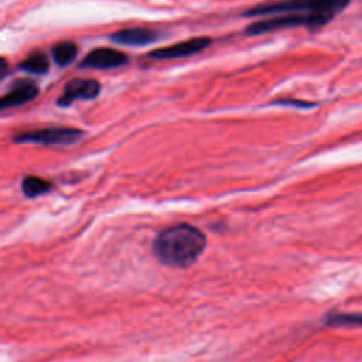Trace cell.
I'll list each match as a JSON object with an SVG mask.
<instances>
[{
  "label": "cell",
  "mask_w": 362,
  "mask_h": 362,
  "mask_svg": "<svg viewBox=\"0 0 362 362\" xmlns=\"http://www.w3.org/2000/svg\"><path fill=\"white\" fill-rule=\"evenodd\" d=\"M351 0H273L246 10V17H266L246 27L245 34L260 35L283 28H322L344 11Z\"/></svg>",
  "instance_id": "1"
},
{
  "label": "cell",
  "mask_w": 362,
  "mask_h": 362,
  "mask_svg": "<svg viewBox=\"0 0 362 362\" xmlns=\"http://www.w3.org/2000/svg\"><path fill=\"white\" fill-rule=\"evenodd\" d=\"M206 238L189 223H178L161 230L153 242L157 260L170 267H187L204 252Z\"/></svg>",
  "instance_id": "2"
},
{
  "label": "cell",
  "mask_w": 362,
  "mask_h": 362,
  "mask_svg": "<svg viewBox=\"0 0 362 362\" xmlns=\"http://www.w3.org/2000/svg\"><path fill=\"white\" fill-rule=\"evenodd\" d=\"M83 136V130L76 127H44L30 132H24L14 136L16 143H34L45 146H61L72 144Z\"/></svg>",
  "instance_id": "3"
},
{
  "label": "cell",
  "mask_w": 362,
  "mask_h": 362,
  "mask_svg": "<svg viewBox=\"0 0 362 362\" xmlns=\"http://www.w3.org/2000/svg\"><path fill=\"white\" fill-rule=\"evenodd\" d=\"M211 45V38L208 37H195L185 40L182 42H175L173 45H167L158 49H154L148 54V58L153 59H175V58H185L194 54L204 51L206 47Z\"/></svg>",
  "instance_id": "4"
},
{
  "label": "cell",
  "mask_w": 362,
  "mask_h": 362,
  "mask_svg": "<svg viewBox=\"0 0 362 362\" xmlns=\"http://www.w3.org/2000/svg\"><path fill=\"white\" fill-rule=\"evenodd\" d=\"M100 92V83L96 79L90 78H75L69 81L61 96L57 100V105L61 107H68L76 99H93Z\"/></svg>",
  "instance_id": "5"
},
{
  "label": "cell",
  "mask_w": 362,
  "mask_h": 362,
  "mask_svg": "<svg viewBox=\"0 0 362 362\" xmlns=\"http://www.w3.org/2000/svg\"><path fill=\"white\" fill-rule=\"evenodd\" d=\"M127 55L122 51L113 48H95L90 51L81 62V68H92V69H112L122 66L127 62Z\"/></svg>",
  "instance_id": "6"
},
{
  "label": "cell",
  "mask_w": 362,
  "mask_h": 362,
  "mask_svg": "<svg viewBox=\"0 0 362 362\" xmlns=\"http://www.w3.org/2000/svg\"><path fill=\"white\" fill-rule=\"evenodd\" d=\"M38 92H40L38 85L34 81L18 79L11 85L10 90L1 96L0 106L1 109H8V107L25 105L30 100L35 99Z\"/></svg>",
  "instance_id": "7"
},
{
  "label": "cell",
  "mask_w": 362,
  "mask_h": 362,
  "mask_svg": "<svg viewBox=\"0 0 362 362\" xmlns=\"http://www.w3.org/2000/svg\"><path fill=\"white\" fill-rule=\"evenodd\" d=\"M160 37V33L151 28H143V27H134V28H124L113 33L110 35V40L113 42L129 45V47H143L153 44Z\"/></svg>",
  "instance_id": "8"
},
{
  "label": "cell",
  "mask_w": 362,
  "mask_h": 362,
  "mask_svg": "<svg viewBox=\"0 0 362 362\" xmlns=\"http://www.w3.org/2000/svg\"><path fill=\"white\" fill-rule=\"evenodd\" d=\"M76 54H78V47L72 41H59L54 44L51 48L52 59L59 66H65L71 64L76 58Z\"/></svg>",
  "instance_id": "9"
},
{
  "label": "cell",
  "mask_w": 362,
  "mask_h": 362,
  "mask_svg": "<svg viewBox=\"0 0 362 362\" xmlns=\"http://www.w3.org/2000/svg\"><path fill=\"white\" fill-rule=\"evenodd\" d=\"M51 182L38 177V175H27L21 181V189L25 197L28 198H35L42 194L49 192L51 189Z\"/></svg>",
  "instance_id": "10"
},
{
  "label": "cell",
  "mask_w": 362,
  "mask_h": 362,
  "mask_svg": "<svg viewBox=\"0 0 362 362\" xmlns=\"http://www.w3.org/2000/svg\"><path fill=\"white\" fill-rule=\"evenodd\" d=\"M20 68L28 74H45L49 69V61L44 52H33L24 61H21Z\"/></svg>",
  "instance_id": "11"
},
{
  "label": "cell",
  "mask_w": 362,
  "mask_h": 362,
  "mask_svg": "<svg viewBox=\"0 0 362 362\" xmlns=\"http://www.w3.org/2000/svg\"><path fill=\"white\" fill-rule=\"evenodd\" d=\"M327 324L332 327H362V313L349 314V313H335L327 317Z\"/></svg>",
  "instance_id": "12"
},
{
  "label": "cell",
  "mask_w": 362,
  "mask_h": 362,
  "mask_svg": "<svg viewBox=\"0 0 362 362\" xmlns=\"http://www.w3.org/2000/svg\"><path fill=\"white\" fill-rule=\"evenodd\" d=\"M276 103H281V105H298V106H304V107L314 106V103H308V102H298V100H276Z\"/></svg>",
  "instance_id": "13"
}]
</instances>
